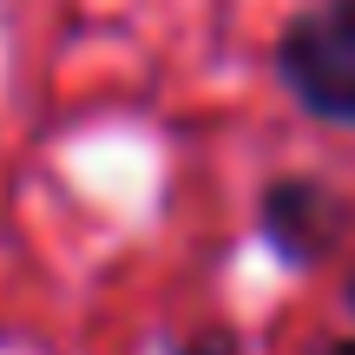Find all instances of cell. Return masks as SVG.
I'll use <instances>...</instances> for the list:
<instances>
[{
	"mask_svg": "<svg viewBox=\"0 0 355 355\" xmlns=\"http://www.w3.org/2000/svg\"><path fill=\"white\" fill-rule=\"evenodd\" d=\"M257 224H263V237L277 243L283 263H316V257L336 250L349 211H343V198H336L329 184H316V178H277V184L263 191Z\"/></svg>",
	"mask_w": 355,
	"mask_h": 355,
	"instance_id": "obj_2",
	"label": "cell"
},
{
	"mask_svg": "<svg viewBox=\"0 0 355 355\" xmlns=\"http://www.w3.org/2000/svg\"><path fill=\"white\" fill-rule=\"evenodd\" d=\"M322 355H355V343H329V349H322Z\"/></svg>",
	"mask_w": 355,
	"mask_h": 355,
	"instance_id": "obj_4",
	"label": "cell"
},
{
	"mask_svg": "<svg viewBox=\"0 0 355 355\" xmlns=\"http://www.w3.org/2000/svg\"><path fill=\"white\" fill-rule=\"evenodd\" d=\"M349 303H355V277H349Z\"/></svg>",
	"mask_w": 355,
	"mask_h": 355,
	"instance_id": "obj_5",
	"label": "cell"
},
{
	"mask_svg": "<svg viewBox=\"0 0 355 355\" xmlns=\"http://www.w3.org/2000/svg\"><path fill=\"white\" fill-rule=\"evenodd\" d=\"M277 79L309 119L355 125V0H322L283 26Z\"/></svg>",
	"mask_w": 355,
	"mask_h": 355,
	"instance_id": "obj_1",
	"label": "cell"
},
{
	"mask_svg": "<svg viewBox=\"0 0 355 355\" xmlns=\"http://www.w3.org/2000/svg\"><path fill=\"white\" fill-rule=\"evenodd\" d=\"M178 355H237V343H230L224 329H211V336H191V343L178 349Z\"/></svg>",
	"mask_w": 355,
	"mask_h": 355,
	"instance_id": "obj_3",
	"label": "cell"
}]
</instances>
